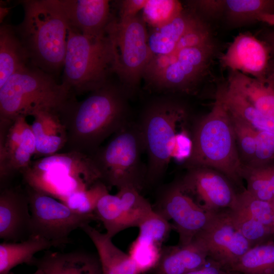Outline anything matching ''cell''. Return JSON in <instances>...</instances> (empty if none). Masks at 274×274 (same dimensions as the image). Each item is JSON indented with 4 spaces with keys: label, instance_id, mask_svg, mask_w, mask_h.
<instances>
[{
    "label": "cell",
    "instance_id": "obj_1",
    "mask_svg": "<svg viewBox=\"0 0 274 274\" xmlns=\"http://www.w3.org/2000/svg\"><path fill=\"white\" fill-rule=\"evenodd\" d=\"M60 114L67 135L63 152L87 155L129 122L124 92L108 83L82 100L74 97Z\"/></svg>",
    "mask_w": 274,
    "mask_h": 274
},
{
    "label": "cell",
    "instance_id": "obj_2",
    "mask_svg": "<svg viewBox=\"0 0 274 274\" xmlns=\"http://www.w3.org/2000/svg\"><path fill=\"white\" fill-rule=\"evenodd\" d=\"M22 21L15 28L30 63L51 74L63 66L68 23L58 0H26Z\"/></svg>",
    "mask_w": 274,
    "mask_h": 274
},
{
    "label": "cell",
    "instance_id": "obj_3",
    "mask_svg": "<svg viewBox=\"0 0 274 274\" xmlns=\"http://www.w3.org/2000/svg\"><path fill=\"white\" fill-rule=\"evenodd\" d=\"M191 138V154L185 161L188 169H213L232 183L242 186L244 164L229 112L218 94L211 111L196 124Z\"/></svg>",
    "mask_w": 274,
    "mask_h": 274
},
{
    "label": "cell",
    "instance_id": "obj_4",
    "mask_svg": "<svg viewBox=\"0 0 274 274\" xmlns=\"http://www.w3.org/2000/svg\"><path fill=\"white\" fill-rule=\"evenodd\" d=\"M75 97L51 74L29 63L0 87V124L41 110L60 112Z\"/></svg>",
    "mask_w": 274,
    "mask_h": 274
},
{
    "label": "cell",
    "instance_id": "obj_5",
    "mask_svg": "<svg viewBox=\"0 0 274 274\" xmlns=\"http://www.w3.org/2000/svg\"><path fill=\"white\" fill-rule=\"evenodd\" d=\"M114 54L106 31L99 37L82 35L68 26L62 83L73 94L92 92L114 72Z\"/></svg>",
    "mask_w": 274,
    "mask_h": 274
},
{
    "label": "cell",
    "instance_id": "obj_6",
    "mask_svg": "<svg viewBox=\"0 0 274 274\" xmlns=\"http://www.w3.org/2000/svg\"><path fill=\"white\" fill-rule=\"evenodd\" d=\"M144 151L138 124L129 122L88 156L100 181L107 187H130L140 191L146 178L141 159Z\"/></svg>",
    "mask_w": 274,
    "mask_h": 274
},
{
    "label": "cell",
    "instance_id": "obj_7",
    "mask_svg": "<svg viewBox=\"0 0 274 274\" xmlns=\"http://www.w3.org/2000/svg\"><path fill=\"white\" fill-rule=\"evenodd\" d=\"M26 185L62 200L99 181L88 155L61 152L32 160L22 173Z\"/></svg>",
    "mask_w": 274,
    "mask_h": 274
},
{
    "label": "cell",
    "instance_id": "obj_8",
    "mask_svg": "<svg viewBox=\"0 0 274 274\" xmlns=\"http://www.w3.org/2000/svg\"><path fill=\"white\" fill-rule=\"evenodd\" d=\"M187 116L185 109L167 99L149 105L138 126L148 155L146 183L154 184L165 173L174 148L178 124Z\"/></svg>",
    "mask_w": 274,
    "mask_h": 274
},
{
    "label": "cell",
    "instance_id": "obj_9",
    "mask_svg": "<svg viewBox=\"0 0 274 274\" xmlns=\"http://www.w3.org/2000/svg\"><path fill=\"white\" fill-rule=\"evenodd\" d=\"M106 31L113 47L114 72L126 85L135 87L152 58L144 20L136 16L111 21Z\"/></svg>",
    "mask_w": 274,
    "mask_h": 274
},
{
    "label": "cell",
    "instance_id": "obj_10",
    "mask_svg": "<svg viewBox=\"0 0 274 274\" xmlns=\"http://www.w3.org/2000/svg\"><path fill=\"white\" fill-rule=\"evenodd\" d=\"M25 190L31 214L30 237L44 238L59 247L68 243L72 231L96 219L94 215L74 212L62 201L41 190L27 185Z\"/></svg>",
    "mask_w": 274,
    "mask_h": 274
},
{
    "label": "cell",
    "instance_id": "obj_11",
    "mask_svg": "<svg viewBox=\"0 0 274 274\" xmlns=\"http://www.w3.org/2000/svg\"><path fill=\"white\" fill-rule=\"evenodd\" d=\"M215 52L212 39L170 54L158 55L160 71L148 81L160 90L187 92L207 73Z\"/></svg>",
    "mask_w": 274,
    "mask_h": 274
},
{
    "label": "cell",
    "instance_id": "obj_12",
    "mask_svg": "<svg viewBox=\"0 0 274 274\" xmlns=\"http://www.w3.org/2000/svg\"><path fill=\"white\" fill-rule=\"evenodd\" d=\"M194 238L203 247L209 259L227 270L252 248L233 224L228 210L210 213L207 225Z\"/></svg>",
    "mask_w": 274,
    "mask_h": 274
},
{
    "label": "cell",
    "instance_id": "obj_13",
    "mask_svg": "<svg viewBox=\"0 0 274 274\" xmlns=\"http://www.w3.org/2000/svg\"><path fill=\"white\" fill-rule=\"evenodd\" d=\"M178 182L181 189L204 211L215 213L231 209L236 192L232 182L223 174L207 167L188 169Z\"/></svg>",
    "mask_w": 274,
    "mask_h": 274
},
{
    "label": "cell",
    "instance_id": "obj_14",
    "mask_svg": "<svg viewBox=\"0 0 274 274\" xmlns=\"http://www.w3.org/2000/svg\"><path fill=\"white\" fill-rule=\"evenodd\" d=\"M168 221L179 236V246L190 243L207 225L210 216L181 189L178 182L162 192L155 210Z\"/></svg>",
    "mask_w": 274,
    "mask_h": 274
},
{
    "label": "cell",
    "instance_id": "obj_15",
    "mask_svg": "<svg viewBox=\"0 0 274 274\" xmlns=\"http://www.w3.org/2000/svg\"><path fill=\"white\" fill-rule=\"evenodd\" d=\"M36 153V140L30 124L13 125L1 136V189L10 186L14 177L30 166Z\"/></svg>",
    "mask_w": 274,
    "mask_h": 274
},
{
    "label": "cell",
    "instance_id": "obj_16",
    "mask_svg": "<svg viewBox=\"0 0 274 274\" xmlns=\"http://www.w3.org/2000/svg\"><path fill=\"white\" fill-rule=\"evenodd\" d=\"M270 51L267 45L253 35H237L221 57L223 67L232 71L249 75L265 81L270 62Z\"/></svg>",
    "mask_w": 274,
    "mask_h": 274
},
{
    "label": "cell",
    "instance_id": "obj_17",
    "mask_svg": "<svg viewBox=\"0 0 274 274\" xmlns=\"http://www.w3.org/2000/svg\"><path fill=\"white\" fill-rule=\"evenodd\" d=\"M31 214L25 190L8 186L0 191V238L19 242L30 237Z\"/></svg>",
    "mask_w": 274,
    "mask_h": 274
},
{
    "label": "cell",
    "instance_id": "obj_18",
    "mask_svg": "<svg viewBox=\"0 0 274 274\" xmlns=\"http://www.w3.org/2000/svg\"><path fill=\"white\" fill-rule=\"evenodd\" d=\"M68 26L83 35L99 37L111 22L106 0H58Z\"/></svg>",
    "mask_w": 274,
    "mask_h": 274
},
{
    "label": "cell",
    "instance_id": "obj_19",
    "mask_svg": "<svg viewBox=\"0 0 274 274\" xmlns=\"http://www.w3.org/2000/svg\"><path fill=\"white\" fill-rule=\"evenodd\" d=\"M30 265L44 274H102L98 255L80 250L47 251L42 257H35Z\"/></svg>",
    "mask_w": 274,
    "mask_h": 274
},
{
    "label": "cell",
    "instance_id": "obj_20",
    "mask_svg": "<svg viewBox=\"0 0 274 274\" xmlns=\"http://www.w3.org/2000/svg\"><path fill=\"white\" fill-rule=\"evenodd\" d=\"M30 124L36 145L35 156L42 157L63 152L66 145V129L60 112L53 110L37 111Z\"/></svg>",
    "mask_w": 274,
    "mask_h": 274
},
{
    "label": "cell",
    "instance_id": "obj_21",
    "mask_svg": "<svg viewBox=\"0 0 274 274\" xmlns=\"http://www.w3.org/2000/svg\"><path fill=\"white\" fill-rule=\"evenodd\" d=\"M208 261L203 247L194 238L185 246L162 249L155 274H186L203 266Z\"/></svg>",
    "mask_w": 274,
    "mask_h": 274
},
{
    "label": "cell",
    "instance_id": "obj_22",
    "mask_svg": "<svg viewBox=\"0 0 274 274\" xmlns=\"http://www.w3.org/2000/svg\"><path fill=\"white\" fill-rule=\"evenodd\" d=\"M94 244L102 274H140L129 255L118 248L112 238L87 224L81 228Z\"/></svg>",
    "mask_w": 274,
    "mask_h": 274
},
{
    "label": "cell",
    "instance_id": "obj_23",
    "mask_svg": "<svg viewBox=\"0 0 274 274\" xmlns=\"http://www.w3.org/2000/svg\"><path fill=\"white\" fill-rule=\"evenodd\" d=\"M200 20L195 13L183 10L169 22L153 28L148 37L152 57L173 53L181 38Z\"/></svg>",
    "mask_w": 274,
    "mask_h": 274
},
{
    "label": "cell",
    "instance_id": "obj_24",
    "mask_svg": "<svg viewBox=\"0 0 274 274\" xmlns=\"http://www.w3.org/2000/svg\"><path fill=\"white\" fill-rule=\"evenodd\" d=\"M227 86L245 98L259 112L274 121V88L239 72L230 71Z\"/></svg>",
    "mask_w": 274,
    "mask_h": 274
},
{
    "label": "cell",
    "instance_id": "obj_25",
    "mask_svg": "<svg viewBox=\"0 0 274 274\" xmlns=\"http://www.w3.org/2000/svg\"><path fill=\"white\" fill-rule=\"evenodd\" d=\"M28 54L14 27H0V87L15 73L29 64Z\"/></svg>",
    "mask_w": 274,
    "mask_h": 274
},
{
    "label": "cell",
    "instance_id": "obj_26",
    "mask_svg": "<svg viewBox=\"0 0 274 274\" xmlns=\"http://www.w3.org/2000/svg\"><path fill=\"white\" fill-rule=\"evenodd\" d=\"M56 247L52 242L39 237H30L19 242H3L0 244V274H9L16 266L30 265L35 254Z\"/></svg>",
    "mask_w": 274,
    "mask_h": 274
},
{
    "label": "cell",
    "instance_id": "obj_27",
    "mask_svg": "<svg viewBox=\"0 0 274 274\" xmlns=\"http://www.w3.org/2000/svg\"><path fill=\"white\" fill-rule=\"evenodd\" d=\"M216 94L228 111L241 118L255 130L274 134V121L262 115L227 85L219 87Z\"/></svg>",
    "mask_w": 274,
    "mask_h": 274
},
{
    "label": "cell",
    "instance_id": "obj_28",
    "mask_svg": "<svg viewBox=\"0 0 274 274\" xmlns=\"http://www.w3.org/2000/svg\"><path fill=\"white\" fill-rule=\"evenodd\" d=\"M223 14L235 26L251 24L260 14H274V0H224Z\"/></svg>",
    "mask_w": 274,
    "mask_h": 274
},
{
    "label": "cell",
    "instance_id": "obj_29",
    "mask_svg": "<svg viewBox=\"0 0 274 274\" xmlns=\"http://www.w3.org/2000/svg\"><path fill=\"white\" fill-rule=\"evenodd\" d=\"M94 214L96 219L102 223L106 234L111 238L130 227L117 194L112 195L108 192L104 194L98 200Z\"/></svg>",
    "mask_w": 274,
    "mask_h": 274
},
{
    "label": "cell",
    "instance_id": "obj_30",
    "mask_svg": "<svg viewBox=\"0 0 274 274\" xmlns=\"http://www.w3.org/2000/svg\"><path fill=\"white\" fill-rule=\"evenodd\" d=\"M241 274H265L274 270V244H260L248 250L229 269Z\"/></svg>",
    "mask_w": 274,
    "mask_h": 274
},
{
    "label": "cell",
    "instance_id": "obj_31",
    "mask_svg": "<svg viewBox=\"0 0 274 274\" xmlns=\"http://www.w3.org/2000/svg\"><path fill=\"white\" fill-rule=\"evenodd\" d=\"M231 209L247 214L274 231V209L271 203L254 196L246 189L237 192Z\"/></svg>",
    "mask_w": 274,
    "mask_h": 274
},
{
    "label": "cell",
    "instance_id": "obj_32",
    "mask_svg": "<svg viewBox=\"0 0 274 274\" xmlns=\"http://www.w3.org/2000/svg\"><path fill=\"white\" fill-rule=\"evenodd\" d=\"M118 190L117 194L121 199L130 227H138L154 209L138 189L124 187Z\"/></svg>",
    "mask_w": 274,
    "mask_h": 274
},
{
    "label": "cell",
    "instance_id": "obj_33",
    "mask_svg": "<svg viewBox=\"0 0 274 274\" xmlns=\"http://www.w3.org/2000/svg\"><path fill=\"white\" fill-rule=\"evenodd\" d=\"M107 192H108V187L102 182L98 181L87 189L70 194L61 201L77 213L94 215L98 200Z\"/></svg>",
    "mask_w": 274,
    "mask_h": 274
},
{
    "label": "cell",
    "instance_id": "obj_34",
    "mask_svg": "<svg viewBox=\"0 0 274 274\" xmlns=\"http://www.w3.org/2000/svg\"><path fill=\"white\" fill-rule=\"evenodd\" d=\"M161 246L137 237L131 244L129 254L140 274L156 267L162 253Z\"/></svg>",
    "mask_w": 274,
    "mask_h": 274
},
{
    "label": "cell",
    "instance_id": "obj_35",
    "mask_svg": "<svg viewBox=\"0 0 274 274\" xmlns=\"http://www.w3.org/2000/svg\"><path fill=\"white\" fill-rule=\"evenodd\" d=\"M181 4L175 0H147L143 9L144 21L153 28L171 21L183 11Z\"/></svg>",
    "mask_w": 274,
    "mask_h": 274
},
{
    "label": "cell",
    "instance_id": "obj_36",
    "mask_svg": "<svg viewBox=\"0 0 274 274\" xmlns=\"http://www.w3.org/2000/svg\"><path fill=\"white\" fill-rule=\"evenodd\" d=\"M228 112L240 159L244 165H249L255 152L256 130L236 115Z\"/></svg>",
    "mask_w": 274,
    "mask_h": 274
},
{
    "label": "cell",
    "instance_id": "obj_37",
    "mask_svg": "<svg viewBox=\"0 0 274 274\" xmlns=\"http://www.w3.org/2000/svg\"><path fill=\"white\" fill-rule=\"evenodd\" d=\"M243 180L247 183V190L257 198L271 202L274 199L269 178L262 166L244 165Z\"/></svg>",
    "mask_w": 274,
    "mask_h": 274
},
{
    "label": "cell",
    "instance_id": "obj_38",
    "mask_svg": "<svg viewBox=\"0 0 274 274\" xmlns=\"http://www.w3.org/2000/svg\"><path fill=\"white\" fill-rule=\"evenodd\" d=\"M228 213L234 226L249 242L252 247L261 244V241L272 231L236 209H229Z\"/></svg>",
    "mask_w": 274,
    "mask_h": 274
},
{
    "label": "cell",
    "instance_id": "obj_39",
    "mask_svg": "<svg viewBox=\"0 0 274 274\" xmlns=\"http://www.w3.org/2000/svg\"><path fill=\"white\" fill-rule=\"evenodd\" d=\"M138 227L139 233L137 237L161 246L173 226L166 218L154 210Z\"/></svg>",
    "mask_w": 274,
    "mask_h": 274
},
{
    "label": "cell",
    "instance_id": "obj_40",
    "mask_svg": "<svg viewBox=\"0 0 274 274\" xmlns=\"http://www.w3.org/2000/svg\"><path fill=\"white\" fill-rule=\"evenodd\" d=\"M256 149L249 166H259L274 161V134L256 130Z\"/></svg>",
    "mask_w": 274,
    "mask_h": 274
},
{
    "label": "cell",
    "instance_id": "obj_41",
    "mask_svg": "<svg viewBox=\"0 0 274 274\" xmlns=\"http://www.w3.org/2000/svg\"><path fill=\"white\" fill-rule=\"evenodd\" d=\"M192 149V138L186 130L182 129L177 134L172 158L178 161H186L191 155Z\"/></svg>",
    "mask_w": 274,
    "mask_h": 274
},
{
    "label": "cell",
    "instance_id": "obj_42",
    "mask_svg": "<svg viewBox=\"0 0 274 274\" xmlns=\"http://www.w3.org/2000/svg\"><path fill=\"white\" fill-rule=\"evenodd\" d=\"M147 0H126L121 2L120 20H126L135 17L143 10Z\"/></svg>",
    "mask_w": 274,
    "mask_h": 274
},
{
    "label": "cell",
    "instance_id": "obj_43",
    "mask_svg": "<svg viewBox=\"0 0 274 274\" xmlns=\"http://www.w3.org/2000/svg\"><path fill=\"white\" fill-rule=\"evenodd\" d=\"M195 6L204 14L211 17L223 14L224 0H201L193 2Z\"/></svg>",
    "mask_w": 274,
    "mask_h": 274
},
{
    "label": "cell",
    "instance_id": "obj_44",
    "mask_svg": "<svg viewBox=\"0 0 274 274\" xmlns=\"http://www.w3.org/2000/svg\"><path fill=\"white\" fill-rule=\"evenodd\" d=\"M186 274H239L223 267L219 264L208 259L203 266Z\"/></svg>",
    "mask_w": 274,
    "mask_h": 274
},
{
    "label": "cell",
    "instance_id": "obj_45",
    "mask_svg": "<svg viewBox=\"0 0 274 274\" xmlns=\"http://www.w3.org/2000/svg\"><path fill=\"white\" fill-rule=\"evenodd\" d=\"M268 176L274 195V161L262 165Z\"/></svg>",
    "mask_w": 274,
    "mask_h": 274
},
{
    "label": "cell",
    "instance_id": "obj_46",
    "mask_svg": "<svg viewBox=\"0 0 274 274\" xmlns=\"http://www.w3.org/2000/svg\"><path fill=\"white\" fill-rule=\"evenodd\" d=\"M268 46L271 55H274V31H267L263 35V40Z\"/></svg>",
    "mask_w": 274,
    "mask_h": 274
},
{
    "label": "cell",
    "instance_id": "obj_47",
    "mask_svg": "<svg viewBox=\"0 0 274 274\" xmlns=\"http://www.w3.org/2000/svg\"><path fill=\"white\" fill-rule=\"evenodd\" d=\"M257 20L258 21L274 26V14H260L258 16Z\"/></svg>",
    "mask_w": 274,
    "mask_h": 274
},
{
    "label": "cell",
    "instance_id": "obj_48",
    "mask_svg": "<svg viewBox=\"0 0 274 274\" xmlns=\"http://www.w3.org/2000/svg\"><path fill=\"white\" fill-rule=\"evenodd\" d=\"M265 82L269 84L274 85V61H270Z\"/></svg>",
    "mask_w": 274,
    "mask_h": 274
},
{
    "label": "cell",
    "instance_id": "obj_49",
    "mask_svg": "<svg viewBox=\"0 0 274 274\" xmlns=\"http://www.w3.org/2000/svg\"><path fill=\"white\" fill-rule=\"evenodd\" d=\"M29 274H44V272L40 269H37L36 271L33 273Z\"/></svg>",
    "mask_w": 274,
    "mask_h": 274
},
{
    "label": "cell",
    "instance_id": "obj_50",
    "mask_svg": "<svg viewBox=\"0 0 274 274\" xmlns=\"http://www.w3.org/2000/svg\"><path fill=\"white\" fill-rule=\"evenodd\" d=\"M239 274H241V273H238ZM265 274H274V270L270 272H269V273H265Z\"/></svg>",
    "mask_w": 274,
    "mask_h": 274
},
{
    "label": "cell",
    "instance_id": "obj_51",
    "mask_svg": "<svg viewBox=\"0 0 274 274\" xmlns=\"http://www.w3.org/2000/svg\"><path fill=\"white\" fill-rule=\"evenodd\" d=\"M268 84V83H267ZM270 85H271V86H272L273 88H274V85H271V84H269Z\"/></svg>",
    "mask_w": 274,
    "mask_h": 274
}]
</instances>
